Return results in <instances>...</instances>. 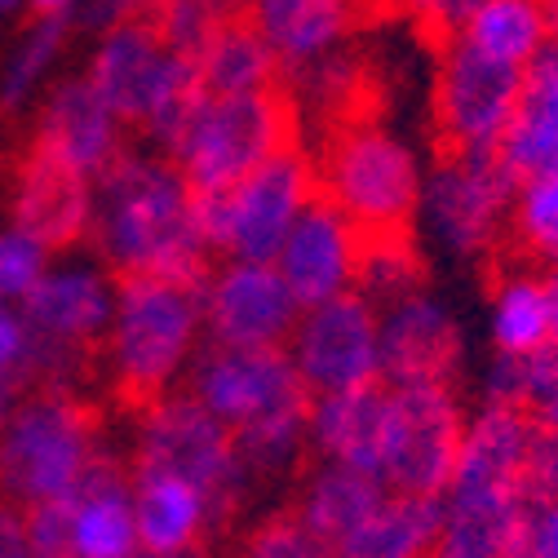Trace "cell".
I'll return each mask as SVG.
<instances>
[{
  "instance_id": "6da1fadb",
  "label": "cell",
  "mask_w": 558,
  "mask_h": 558,
  "mask_svg": "<svg viewBox=\"0 0 558 558\" xmlns=\"http://www.w3.org/2000/svg\"><path fill=\"white\" fill-rule=\"evenodd\" d=\"M89 240L116 279H169L199 289L214 270V248L195 218V191L160 151H124L94 182Z\"/></svg>"
},
{
  "instance_id": "7a4b0ae2",
  "label": "cell",
  "mask_w": 558,
  "mask_h": 558,
  "mask_svg": "<svg viewBox=\"0 0 558 558\" xmlns=\"http://www.w3.org/2000/svg\"><path fill=\"white\" fill-rule=\"evenodd\" d=\"M186 395L235 435L248 470H284L306 452L315 395L302 386L284 345L270 351L204 345L186 373Z\"/></svg>"
},
{
  "instance_id": "3957f363",
  "label": "cell",
  "mask_w": 558,
  "mask_h": 558,
  "mask_svg": "<svg viewBox=\"0 0 558 558\" xmlns=\"http://www.w3.org/2000/svg\"><path fill=\"white\" fill-rule=\"evenodd\" d=\"M204 306L195 284L116 279V315L102 341L107 373L129 408H147L191 373L199 355Z\"/></svg>"
},
{
  "instance_id": "277c9868",
  "label": "cell",
  "mask_w": 558,
  "mask_h": 558,
  "mask_svg": "<svg viewBox=\"0 0 558 558\" xmlns=\"http://www.w3.org/2000/svg\"><path fill=\"white\" fill-rule=\"evenodd\" d=\"M98 457L94 408L49 386L19 403L0 426V501L14 510L72 501Z\"/></svg>"
},
{
  "instance_id": "5b68a950",
  "label": "cell",
  "mask_w": 558,
  "mask_h": 558,
  "mask_svg": "<svg viewBox=\"0 0 558 558\" xmlns=\"http://www.w3.org/2000/svg\"><path fill=\"white\" fill-rule=\"evenodd\" d=\"M319 199L351 218L364 235H403L416 222L426 169L386 124H345L332 133L319 165Z\"/></svg>"
},
{
  "instance_id": "8992f818",
  "label": "cell",
  "mask_w": 558,
  "mask_h": 558,
  "mask_svg": "<svg viewBox=\"0 0 558 558\" xmlns=\"http://www.w3.org/2000/svg\"><path fill=\"white\" fill-rule=\"evenodd\" d=\"M319 199L315 160L302 147L279 151L244 182L218 195H195L204 244L231 262H275L298 218Z\"/></svg>"
},
{
  "instance_id": "52a82bcc",
  "label": "cell",
  "mask_w": 558,
  "mask_h": 558,
  "mask_svg": "<svg viewBox=\"0 0 558 558\" xmlns=\"http://www.w3.org/2000/svg\"><path fill=\"white\" fill-rule=\"evenodd\" d=\"M293 147V107L284 94H208L186 137L169 156L195 195H218L244 182L253 169Z\"/></svg>"
},
{
  "instance_id": "ba28073f",
  "label": "cell",
  "mask_w": 558,
  "mask_h": 558,
  "mask_svg": "<svg viewBox=\"0 0 558 558\" xmlns=\"http://www.w3.org/2000/svg\"><path fill=\"white\" fill-rule=\"evenodd\" d=\"M133 465L169 470V474L195 483L199 493L218 506L222 519L235 510L244 478H248V461H244L235 435L186 390L182 395L169 390L156 403L137 408Z\"/></svg>"
},
{
  "instance_id": "9c48e42d",
  "label": "cell",
  "mask_w": 558,
  "mask_h": 558,
  "mask_svg": "<svg viewBox=\"0 0 558 558\" xmlns=\"http://www.w3.org/2000/svg\"><path fill=\"white\" fill-rule=\"evenodd\" d=\"M519 182L501 165V156H457L444 151L435 169H426L416 218L452 253L483 257L510 231Z\"/></svg>"
},
{
  "instance_id": "30bf717a",
  "label": "cell",
  "mask_w": 558,
  "mask_h": 558,
  "mask_svg": "<svg viewBox=\"0 0 558 558\" xmlns=\"http://www.w3.org/2000/svg\"><path fill=\"white\" fill-rule=\"evenodd\" d=\"M519 89H523V72L474 53L461 36L444 40L435 66V94H430L435 137L444 143V151L497 156L519 107Z\"/></svg>"
},
{
  "instance_id": "8fae6325",
  "label": "cell",
  "mask_w": 558,
  "mask_h": 558,
  "mask_svg": "<svg viewBox=\"0 0 558 558\" xmlns=\"http://www.w3.org/2000/svg\"><path fill=\"white\" fill-rule=\"evenodd\" d=\"M465 422L470 416L452 386H390L381 483L408 497H444Z\"/></svg>"
},
{
  "instance_id": "7c38bea8",
  "label": "cell",
  "mask_w": 558,
  "mask_h": 558,
  "mask_svg": "<svg viewBox=\"0 0 558 558\" xmlns=\"http://www.w3.org/2000/svg\"><path fill=\"white\" fill-rule=\"evenodd\" d=\"M289 360L311 395H341L381 381V311L364 293L306 306L289 337Z\"/></svg>"
},
{
  "instance_id": "4fadbf2b",
  "label": "cell",
  "mask_w": 558,
  "mask_h": 558,
  "mask_svg": "<svg viewBox=\"0 0 558 558\" xmlns=\"http://www.w3.org/2000/svg\"><path fill=\"white\" fill-rule=\"evenodd\" d=\"M204 337L208 345H235V351H270L289 345L293 324L302 315L293 289L275 262H222L199 284Z\"/></svg>"
},
{
  "instance_id": "5bb4252c",
  "label": "cell",
  "mask_w": 558,
  "mask_h": 558,
  "mask_svg": "<svg viewBox=\"0 0 558 558\" xmlns=\"http://www.w3.org/2000/svg\"><path fill=\"white\" fill-rule=\"evenodd\" d=\"M465 337L457 315L430 298L408 293L381 306V381L386 386H452Z\"/></svg>"
},
{
  "instance_id": "9a60e30c",
  "label": "cell",
  "mask_w": 558,
  "mask_h": 558,
  "mask_svg": "<svg viewBox=\"0 0 558 558\" xmlns=\"http://www.w3.org/2000/svg\"><path fill=\"white\" fill-rule=\"evenodd\" d=\"M360 257H364V231L345 214H337L328 199H315L289 231L284 248L275 257V270L284 275L298 306L306 311L341 293H355Z\"/></svg>"
},
{
  "instance_id": "2e32d148",
  "label": "cell",
  "mask_w": 558,
  "mask_h": 558,
  "mask_svg": "<svg viewBox=\"0 0 558 558\" xmlns=\"http://www.w3.org/2000/svg\"><path fill=\"white\" fill-rule=\"evenodd\" d=\"M527 444H532V416L523 408L483 399V408L465 422L457 470L444 487V497H470V501L527 497V487H523Z\"/></svg>"
},
{
  "instance_id": "e0dca14e",
  "label": "cell",
  "mask_w": 558,
  "mask_h": 558,
  "mask_svg": "<svg viewBox=\"0 0 558 558\" xmlns=\"http://www.w3.org/2000/svg\"><path fill=\"white\" fill-rule=\"evenodd\" d=\"M14 222L40 248H72L89 240L94 227V178L62 165L58 156L32 147L19 186H14Z\"/></svg>"
},
{
  "instance_id": "ac0fdd59",
  "label": "cell",
  "mask_w": 558,
  "mask_h": 558,
  "mask_svg": "<svg viewBox=\"0 0 558 558\" xmlns=\"http://www.w3.org/2000/svg\"><path fill=\"white\" fill-rule=\"evenodd\" d=\"M173 62H178V53L156 36V27L147 19H137V23H120V27L102 32L85 81L98 89V98L124 124H143V116L151 111L156 94L165 89V81L173 72Z\"/></svg>"
},
{
  "instance_id": "d6986e66",
  "label": "cell",
  "mask_w": 558,
  "mask_h": 558,
  "mask_svg": "<svg viewBox=\"0 0 558 558\" xmlns=\"http://www.w3.org/2000/svg\"><path fill=\"white\" fill-rule=\"evenodd\" d=\"M111 315H116V275L107 266L53 270L27 293V324L76 355L94 351V341H107Z\"/></svg>"
},
{
  "instance_id": "ffe728a7",
  "label": "cell",
  "mask_w": 558,
  "mask_h": 558,
  "mask_svg": "<svg viewBox=\"0 0 558 558\" xmlns=\"http://www.w3.org/2000/svg\"><path fill=\"white\" fill-rule=\"evenodd\" d=\"M244 19L270 45L279 72H311L337 58L360 19V0H248Z\"/></svg>"
},
{
  "instance_id": "44dd1931",
  "label": "cell",
  "mask_w": 558,
  "mask_h": 558,
  "mask_svg": "<svg viewBox=\"0 0 558 558\" xmlns=\"http://www.w3.org/2000/svg\"><path fill=\"white\" fill-rule=\"evenodd\" d=\"M124 120L98 98V89L81 76L53 89V98L45 102L40 116V133L36 147L58 156L62 165L81 169L85 178H102L120 156H124V137H120Z\"/></svg>"
},
{
  "instance_id": "7402d4cb",
  "label": "cell",
  "mask_w": 558,
  "mask_h": 558,
  "mask_svg": "<svg viewBox=\"0 0 558 558\" xmlns=\"http://www.w3.org/2000/svg\"><path fill=\"white\" fill-rule=\"evenodd\" d=\"M386 412H390L386 381L341 390V395H315L311 422H306V448L319 457V465H345V470L381 478Z\"/></svg>"
},
{
  "instance_id": "603a6c76",
  "label": "cell",
  "mask_w": 558,
  "mask_h": 558,
  "mask_svg": "<svg viewBox=\"0 0 558 558\" xmlns=\"http://www.w3.org/2000/svg\"><path fill=\"white\" fill-rule=\"evenodd\" d=\"M133 519H137V541L151 554H195L199 541L222 523L218 506L208 501L195 483L151 470V465H133Z\"/></svg>"
},
{
  "instance_id": "cb8c5ba5",
  "label": "cell",
  "mask_w": 558,
  "mask_h": 558,
  "mask_svg": "<svg viewBox=\"0 0 558 558\" xmlns=\"http://www.w3.org/2000/svg\"><path fill=\"white\" fill-rule=\"evenodd\" d=\"M497 156L514 182L558 173V40H549L545 53L523 72L519 107Z\"/></svg>"
},
{
  "instance_id": "d4e9b609",
  "label": "cell",
  "mask_w": 558,
  "mask_h": 558,
  "mask_svg": "<svg viewBox=\"0 0 558 558\" xmlns=\"http://www.w3.org/2000/svg\"><path fill=\"white\" fill-rule=\"evenodd\" d=\"M72 510H76V558H133L143 549L133 519V474L107 452L81 478Z\"/></svg>"
},
{
  "instance_id": "484cf974",
  "label": "cell",
  "mask_w": 558,
  "mask_h": 558,
  "mask_svg": "<svg viewBox=\"0 0 558 558\" xmlns=\"http://www.w3.org/2000/svg\"><path fill=\"white\" fill-rule=\"evenodd\" d=\"M527 497L514 501H470L439 497V536L430 558H519Z\"/></svg>"
},
{
  "instance_id": "4316f807",
  "label": "cell",
  "mask_w": 558,
  "mask_h": 558,
  "mask_svg": "<svg viewBox=\"0 0 558 558\" xmlns=\"http://www.w3.org/2000/svg\"><path fill=\"white\" fill-rule=\"evenodd\" d=\"M386 497H390V487L377 474H360L345 465H319L302 487L298 514L328 549H337L345 536H355L386 506Z\"/></svg>"
},
{
  "instance_id": "83f0119b",
  "label": "cell",
  "mask_w": 558,
  "mask_h": 558,
  "mask_svg": "<svg viewBox=\"0 0 558 558\" xmlns=\"http://www.w3.org/2000/svg\"><path fill=\"white\" fill-rule=\"evenodd\" d=\"M461 40L483 58L527 72L554 40L549 0H483L461 27Z\"/></svg>"
},
{
  "instance_id": "f1b7e54d",
  "label": "cell",
  "mask_w": 558,
  "mask_h": 558,
  "mask_svg": "<svg viewBox=\"0 0 558 558\" xmlns=\"http://www.w3.org/2000/svg\"><path fill=\"white\" fill-rule=\"evenodd\" d=\"M439 536V497H408L390 493L386 506L345 536L332 558H430Z\"/></svg>"
},
{
  "instance_id": "f546056e",
  "label": "cell",
  "mask_w": 558,
  "mask_h": 558,
  "mask_svg": "<svg viewBox=\"0 0 558 558\" xmlns=\"http://www.w3.org/2000/svg\"><path fill=\"white\" fill-rule=\"evenodd\" d=\"M199 81L214 98H235V94H275L279 89V62L270 45L257 36L248 19H235L204 45L195 58Z\"/></svg>"
},
{
  "instance_id": "4dcf8cb0",
  "label": "cell",
  "mask_w": 558,
  "mask_h": 558,
  "mask_svg": "<svg viewBox=\"0 0 558 558\" xmlns=\"http://www.w3.org/2000/svg\"><path fill=\"white\" fill-rule=\"evenodd\" d=\"M487 332H493V351L506 360H527L554 341L541 275L519 270L497 279L493 298H487Z\"/></svg>"
},
{
  "instance_id": "1f68e13d",
  "label": "cell",
  "mask_w": 558,
  "mask_h": 558,
  "mask_svg": "<svg viewBox=\"0 0 558 558\" xmlns=\"http://www.w3.org/2000/svg\"><path fill=\"white\" fill-rule=\"evenodd\" d=\"M422 289V257H416L408 231L403 235H364L360 279L355 293H364L377 311Z\"/></svg>"
},
{
  "instance_id": "d6a6232c",
  "label": "cell",
  "mask_w": 558,
  "mask_h": 558,
  "mask_svg": "<svg viewBox=\"0 0 558 558\" xmlns=\"http://www.w3.org/2000/svg\"><path fill=\"white\" fill-rule=\"evenodd\" d=\"M248 0H160L156 14L147 19L156 27V36L182 53V58H199L204 45L214 40L222 27H231L235 19H244Z\"/></svg>"
},
{
  "instance_id": "836d02e7",
  "label": "cell",
  "mask_w": 558,
  "mask_h": 558,
  "mask_svg": "<svg viewBox=\"0 0 558 558\" xmlns=\"http://www.w3.org/2000/svg\"><path fill=\"white\" fill-rule=\"evenodd\" d=\"M510 235L541 266L558 262V173H541V178L519 182L514 214H510Z\"/></svg>"
},
{
  "instance_id": "e575fe53",
  "label": "cell",
  "mask_w": 558,
  "mask_h": 558,
  "mask_svg": "<svg viewBox=\"0 0 558 558\" xmlns=\"http://www.w3.org/2000/svg\"><path fill=\"white\" fill-rule=\"evenodd\" d=\"M66 27L72 23H62V19H36V27H27V36L19 40V49L5 62V76H0V102L19 107L45 81V72L62 58Z\"/></svg>"
},
{
  "instance_id": "d590c367",
  "label": "cell",
  "mask_w": 558,
  "mask_h": 558,
  "mask_svg": "<svg viewBox=\"0 0 558 558\" xmlns=\"http://www.w3.org/2000/svg\"><path fill=\"white\" fill-rule=\"evenodd\" d=\"M244 558H332V549L302 523L298 510L270 514L244 536Z\"/></svg>"
},
{
  "instance_id": "8d00e7d4",
  "label": "cell",
  "mask_w": 558,
  "mask_h": 558,
  "mask_svg": "<svg viewBox=\"0 0 558 558\" xmlns=\"http://www.w3.org/2000/svg\"><path fill=\"white\" fill-rule=\"evenodd\" d=\"M519 408L532 416V426H558V341L519 360Z\"/></svg>"
},
{
  "instance_id": "74e56055",
  "label": "cell",
  "mask_w": 558,
  "mask_h": 558,
  "mask_svg": "<svg viewBox=\"0 0 558 558\" xmlns=\"http://www.w3.org/2000/svg\"><path fill=\"white\" fill-rule=\"evenodd\" d=\"M32 558H76V510L72 501H45L23 510Z\"/></svg>"
},
{
  "instance_id": "f35d334b",
  "label": "cell",
  "mask_w": 558,
  "mask_h": 558,
  "mask_svg": "<svg viewBox=\"0 0 558 558\" xmlns=\"http://www.w3.org/2000/svg\"><path fill=\"white\" fill-rule=\"evenodd\" d=\"M45 257H49V248H40L19 227L10 235H0V298H23L27 302V293L49 275Z\"/></svg>"
},
{
  "instance_id": "ab89813d",
  "label": "cell",
  "mask_w": 558,
  "mask_h": 558,
  "mask_svg": "<svg viewBox=\"0 0 558 558\" xmlns=\"http://www.w3.org/2000/svg\"><path fill=\"white\" fill-rule=\"evenodd\" d=\"M523 487L527 501H558V426H532Z\"/></svg>"
},
{
  "instance_id": "60d3db41",
  "label": "cell",
  "mask_w": 558,
  "mask_h": 558,
  "mask_svg": "<svg viewBox=\"0 0 558 558\" xmlns=\"http://www.w3.org/2000/svg\"><path fill=\"white\" fill-rule=\"evenodd\" d=\"M399 14H408L416 27H426L444 40L461 36V27L470 23V14L483 5V0H390Z\"/></svg>"
},
{
  "instance_id": "b9f144b4",
  "label": "cell",
  "mask_w": 558,
  "mask_h": 558,
  "mask_svg": "<svg viewBox=\"0 0 558 558\" xmlns=\"http://www.w3.org/2000/svg\"><path fill=\"white\" fill-rule=\"evenodd\" d=\"M519 558H558V501H532Z\"/></svg>"
},
{
  "instance_id": "7bdbcfd3",
  "label": "cell",
  "mask_w": 558,
  "mask_h": 558,
  "mask_svg": "<svg viewBox=\"0 0 558 558\" xmlns=\"http://www.w3.org/2000/svg\"><path fill=\"white\" fill-rule=\"evenodd\" d=\"M160 0H85L81 23L94 32H111L120 23H137V19H151Z\"/></svg>"
},
{
  "instance_id": "ee69618b",
  "label": "cell",
  "mask_w": 558,
  "mask_h": 558,
  "mask_svg": "<svg viewBox=\"0 0 558 558\" xmlns=\"http://www.w3.org/2000/svg\"><path fill=\"white\" fill-rule=\"evenodd\" d=\"M27 351H32V324L0 306V373H10V377L23 381Z\"/></svg>"
},
{
  "instance_id": "f6af8a7d",
  "label": "cell",
  "mask_w": 558,
  "mask_h": 558,
  "mask_svg": "<svg viewBox=\"0 0 558 558\" xmlns=\"http://www.w3.org/2000/svg\"><path fill=\"white\" fill-rule=\"evenodd\" d=\"M0 558H32L27 532H23V510L0 501Z\"/></svg>"
},
{
  "instance_id": "bcb514c9",
  "label": "cell",
  "mask_w": 558,
  "mask_h": 558,
  "mask_svg": "<svg viewBox=\"0 0 558 558\" xmlns=\"http://www.w3.org/2000/svg\"><path fill=\"white\" fill-rule=\"evenodd\" d=\"M32 10L40 19H62V23H76L81 10H85V0H32Z\"/></svg>"
},
{
  "instance_id": "7dc6e473",
  "label": "cell",
  "mask_w": 558,
  "mask_h": 558,
  "mask_svg": "<svg viewBox=\"0 0 558 558\" xmlns=\"http://www.w3.org/2000/svg\"><path fill=\"white\" fill-rule=\"evenodd\" d=\"M541 284H545L549 324H554V341H558V262H554V266H541Z\"/></svg>"
},
{
  "instance_id": "c3c4849f",
  "label": "cell",
  "mask_w": 558,
  "mask_h": 558,
  "mask_svg": "<svg viewBox=\"0 0 558 558\" xmlns=\"http://www.w3.org/2000/svg\"><path fill=\"white\" fill-rule=\"evenodd\" d=\"M32 5V0H0V19H5V14H19V10H27Z\"/></svg>"
},
{
  "instance_id": "681fc988",
  "label": "cell",
  "mask_w": 558,
  "mask_h": 558,
  "mask_svg": "<svg viewBox=\"0 0 558 558\" xmlns=\"http://www.w3.org/2000/svg\"><path fill=\"white\" fill-rule=\"evenodd\" d=\"M133 558H195V554H151V549H137Z\"/></svg>"
},
{
  "instance_id": "f907efd6",
  "label": "cell",
  "mask_w": 558,
  "mask_h": 558,
  "mask_svg": "<svg viewBox=\"0 0 558 558\" xmlns=\"http://www.w3.org/2000/svg\"><path fill=\"white\" fill-rule=\"evenodd\" d=\"M549 14H554V40H558V0H549Z\"/></svg>"
}]
</instances>
